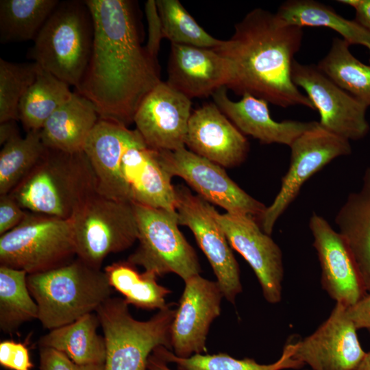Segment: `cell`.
Listing matches in <instances>:
<instances>
[{
    "label": "cell",
    "mask_w": 370,
    "mask_h": 370,
    "mask_svg": "<svg viewBox=\"0 0 370 370\" xmlns=\"http://www.w3.org/2000/svg\"><path fill=\"white\" fill-rule=\"evenodd\" d=\"M163 38L173 44L216 48L223 40L202 28L178 0H156Z\"/></svg>",
    "instance_id": "cell-35"
},
{
    "label": "cell",
    "mask_w": 370,
    "mask_h": 370,
    "mask_svg": "<svg viewBox=\"0 0 370 370\" xmlns=\"http://www.w3.org/2000/svg\"><path fill=\"white\" fill-rule=\"evenodd\" d=\"M157 152L160 164L171 177L182 178L198 195L227 213L248 215L258 221L264 212L267 206L240 188L221 166L185 147Z\"/></svg>",
    "instance_id": "cell-11"
},
{
    "label": "cell",
    "mask_w": 370,
    "mask_h": 370,
    "mask_svg": "<svg viewBox=\"0 0 370 370\" xmlns=\"http://www.w3.org/2000/svg\"><path fill=\"white\" fill-rule=\"evenodd\" d=\"M214 216L231 247L236 250L254 270L266 301L277 304L282 299L284 278L280 247L264 233L258 221L245 214L215 210Z\"/></svg>",
    "instance_id": "cell-14"
},
{
    "label": "cell",
    "mask_w": 370,
    "mask_h": 370,
    "mask_svg": "<svg viewBox=\"0 0 370 370\" xmlns=\"http://www.w3.org/2000/svg\"><path fill=\"white\" fill-rule=\"evenodd\" d=\"M27 273L0 265V329L16 332L24 323L38 319V307L27 286Z\"/></svg>",
    "instance_id": "cell-31"
},
{
    "label": "cell",
    "mask_w": 370,
    "mask_h": 370,
    "mask_svg": "<svg viewBox=\"0 0 370 370\" xmlns=\"http://www.w3.org/2000/svg\"><path fill=\"white\" fill-rule=\"evenodd\" d=\"M338 232L350 252L362 285L370 293V167L360 188L350 193L335 217Z\"/></svg>",
    "instance_id": "cell-24"
},
{
    "label": "cell",
    "mask_w": 370,
    "mask_h": 370,
    "mask_svg": "<svg viewBox=\"0 0 370 370\" xmlns=\"http://www.w3.org/2000/svg\"><path fill=\"white\" fill-rule=\"evenodd\" d=\"M356 370H370V352H366L362 360Z\"/></svg>",
    "instance_id": "cell-45"
},
{
    "label": "cell",
    "mask_w": 370,
    "mask_h": 370,
    "mask_svg": "<svg viewBox=\"0 0 370 370\" xmlns=\"http://www.w3.org/2000/svg\"><path fill=\"white\" fill-rule=\"evenodd\" d=\"M303 37L302 27L285 23L275 13L260 8L251 10L235 24L232 36L213 48L231 64L227 88L281 108L299 105L315 110L291 77Z\"/></svg>",
    "instance_id": "cell-2"
},
{
    "label": "cell",
    "mask_w": 370,
    "mask_h": 370,
    "mask_svg": "<svg viewBox=\"0 0 370 370\" xmlns=\"http://www.w3.org/2000/svg\"><path fill=\"white\" fill-rule=\"evenodd\" d=\"M16 121L10 120L0 123L1 145H3L12 138L20 135Z\"/></svg>",
    "instance_id": "cell-43"
},
{
    "label": "cell",
    "mask_w": 370,
    "mask_h": 370,
    "mask_svg": "<svg viewBox=\"0 0 370 370\" xmlns=\"http://www.w3.org/2000/svg\"><path fill=\"white\" fill-rule=\"evenodd\" d=\"M73 94L69 84L38 65L36 79L18 105V117L23 128L27 132L41 130L49 117Z\"/></svg>",
    "instance_id": "cell-28"
},
{
    "label": "cell",
    "mask_w": 370,
    "mask_h": 370,
    "mask_svg": "<svg viewBox=\"0 0 370 370\" xmlns=\"http://www.w3.org/2000/svg\"><path fill=\"white\" fill-rule=\"evenodd\" d=\"M128 304L110 297L96 311L106 347L104 370H147L154 349L171 350V328L176 309L173 304L147 321H138L130 312Z\"/></svg>",
    "instance_id": "cell-6"
},
{
    "label": "cell",
    "mask_w": 370,
    "mask_h": 370,
    "mask_svg": "<svg viewBox=\"0 0 370 370\" xmlns=\"http://www.w3.org/2000/svg\"><path fill=\"white\" fill-rule=\"evenodd\" d=\"M75 256L71 219L28 211L19 225L0 236V265L28 275L58 268Z\"/></svg>",
    "instance_id": "cell-7"
},
{
    "label": "cell",
    "mask_w": 370,
    "mask_h": 370,
    "mask_svg": "<svg viewBox=\"0 0 370 370\" xmlns=\"http://www.w3.org/2000/svg\"><path fill=\"white\" fill-rule=\"evenodd\" d=\"M338 2L352 7L355 11V18L370 33V0H339Z\"/></svg>",
    "instance_id": "cell-42"
},
{
    "label": "cell",
    "mask_w": 370,
    "mask_h": 370,
    "mask_svg": "<svg viewBox=\"0 0 370 370\" xmlns=\"http://www.w3.org/2000/svg\"><path fill=\"white\" fill-rule=\"evenodd\" d=\"M179 225L187 226L207 257L223 297L234 304L242 291L240 270L227 237L217 221L216 209L183 185L175 186Z\"/></svg>",
    "instance_id": "cell-12"
},
{
    "label": "cell",
    "mask_w": 370,
    "mask_h": 370,
    "mask_svg": "<svg viewBox=\"0 0 370 370\" xmlns=\"http://www.w3.org/2000/svg\"><path fill=\"white\" fill-rule=\"evenodd\" d=\"M184 283L171 328V350L182 358L207 352L208 330L214 319L220 315L223 297L217 281L199 274Z\"/></svg>",
    "instance_id": "cell-16"
},
{
    "label": "cell",
    "mask_w": 370,
    "mask_h": 370,
    "mask_svg": "<svg viewBox=\"0 0 370 370\" xmlns=\"http://www.w3.org/2000/svg\"><path fill=\"white\" fill-rule=\"evenodd\" d=\"M70 219L77 257L99 269L109 254L123 251L138 240L132 203L112 199L97 191L77 206Z\"/></svg>",
    "instance_id": "cell-8"
},
{
    "label": "cell",
    "mask_w": 370,
    "mask_h": 370,
    "mask_svg": "<svg viewBox=\"0 0 370 370\" xmlns=\"http://www.w3.org/2000/svg\"><path fill=\"white\" fill-rule=\"evenodd\" d=\"M121 170L131 203L176 211L175 186L156 150L145 142L130 146L122 157Z\"/></svg>",
    "instance_id": "cell-23"
},
{
    "label": "cell",
    "mask_w": 370,
    "mask_h": 370,
    "mask_svg": "<svg viewBox=\"0 0 370 370\" xmlns=\"http://www.w3.org/2000/svg\"><path fill=\"white\" fill-rule=\"evenodd\" d=\"M84 2L92 19L93 42L75 92L93 103L99 119L127 127L145 96L162 82L158 60L141 45L132 1Z\"/></svg>",
    "instance_id": "cell-1"
},
{
    "label": "cell",
    "mask_w": 370,
    "mask_h": 370,
    "mask_svg": "<svg viewBox=\"0 0 370 370\" xmlns=\"http://www.w3.org/2000/svg\"><path fill=\"white\" fill-rule=\"evenodd\" d=\"M275 14L285 23L300 27H325L351 45H360L370 51V33L356 21L347 19L326 4L314 0H288Z\"/></svg>",
    "instance_id": "cell-27"
},
{
    "label": "cell",
    "mask_w": 370,
    "mask_h": 370,
    "mask_svg": "<svg viewBox=\"0 0 370 370\" xmlns=\"http://www.w3.org/2000/svg\"><path fill=\"white\" fill-rule=\"evenodd\" d=\"M96 191L95 176L84 151L47 148L9 194L29 212L70 219L77 206Z\"/></svg>",
    "instance_id": "cell-3"
},
{
    "label": "cell",
    "mask_w": 370,
    "mask_h": 370,
    "mask_svg": "<svg viewBox=\"0 0 370 370\" xmlns=\"http://www.w3.org/2000/svg\"><path fill=\"white\" fill-rule=\"evenodd\" d=\"M145 11L148 24V39L145 49L151 57L158 60L160 43L163 35L156 0L147 1Z\"/></svg>",
    "instance_id": "cell-40"
},
{
    "label": "cell",
    "mask_w": 370,
    "mask_h": 370,
    "mask_svg": "<svg viewBox=\"0 0 370 370\" xmlns=\"http://www.w3.org/2000/svg\"><path fill=\"white\" fill-rule=\"evenodd\" d=\"M347 312L357 330L366 329L370 332V293L347 307Z\"/></svg>",
    "instance_id": "cell-41"
},
{
    "label": "cell",
    "mask_w": 370,
    "mask_h": 370,
    "mask_svg": "<svg viewBox=\"0 0 370 370\" xmlns=\"http://www.w3.org/2000/svg\"><path fill=\"white\" fill-rule=\"evenodd\" d=\"M289 168L282 179L273 203L259 218L262 231L271 235L277 220L298 195L303 184L332 160L352 153L350 141L319 123L299 136L290 145Z\"/></svg>",
    "instance_id": "cell-10"
},
{
    "label": "cell",
    "mask_w": 370,
    "mask_h": 370,
    "mask_svg": "<svg viewBox=\"0 0 370 370\" xmlns=\"http://www.w3.org/2000/svg\"><path fill=\"white\" fill-rule=\"evenodd\" d=\"M47 150L40 130L20 135L3 145L0 151V195L9 194L32 171Z\"/></svg>",
    "instance_id": "cell-34"
},
{
    "label": "cell",
    "mask_w": 370,
    "mask_h": 370,
    "mask_svg": "<svg viewBox=\"0 0 370 370\" xmlns=\"http://www.w3.org/2000/svg\"><path fill=\"white\" fill-rule=\"evenodd\" d=\"M39 370H104V364H77L62 352L48 347H39Z\"/></svg>",
    "instance_id": "cell-38"
},
{
    "label": "cell",
    "mask_w": 370,
    "mask_h": 370,
    "mask_svg": "<svg viewBox=\"0 0 370 370\" xmlns=\"http://www.w3.org/2000/svg\"><path fill=\"white\" fill-rule=\"evenodd\" d=\"M185 145L193 153L223 168L240 165L249 149L244 134L214 102L192 112Z\"/></svg>",
    "instance_id": "cell-21"
},
{
    "label": "cell",
    "mask_w": 370,
    "mask_h": 370,
    "mask_svg": "<svg viewBox=\"0 0 370 370\" xmlns=\"http://www.w3.org/2000/svg\"><path fill=\"white\" fill-rule=\"evenodd\" d=\"M28 211L23 209L10 194L0 195V235L10 231L25 218Z\"/></svg>",
    "instance_id": "cell-39"
},
{
    "label": "cell",
    "mask_w": 370,
    "mask_h": 370,
    "mask_svg": "<svg viewBox=\"0 0 370 370\" xmlns=\"http://www.w3.org/2000/svg\"><path fill=\"white\" fill-rule=\"evenodd\" d=\"M58 0H1V43L34 40Z\"/></svg>",
    "instance_id": "cell-32"
},
{
    "label": "cell",
    "mask_w": 370,
    "mask_h": 370,
    "mask_svg": "<svg viewBox=\"0 0 370 370\" xmlns=\"http://www.w3.org/2000/svg\"><path fill=\"white\" fill-rule=\"evenodd\" d=\"M99 119L93 103L74 92L45 123L40 130L42 141L48 149L67 153L83 151Z\"/></svg>",
    "instance_id": "cell-25"
},
{
    "label": "cell",
    "mask_w": 370,
    "mask_h": 370,
    "mask_svg": "<svg viewBox=\"0 0 370 370\" xmlns=\"http://www.w3.org/2000/svg\"><path fill=\"white\" fill-rule=\"evenodd\" d=\"M168 364L156 349L148 359L147 370H172L169 367Z\"/></svg>",
    "instance_id": "cell-44"
},
{
    "label": "cell",
    "mask_w": 370,
    "mask_h": 370,
    "mask_svg": "<svg viewBox=\"0 0 370 370\" xmlns=\"http://www.w3.org/2000/svg\"><path fill=\"white\" fill-rule=\"evenodd\" d=\"M0 365L10 370H32L34 367L26 345L12 340L0 343Z\"/></svg>",
    "instance_id": "cell-37"
},
{
    "label": "cell",
    "mask_w": 370,
    "mask_h": 370,
    "mask_svg": "<svg viewBox=\"0 0 370 370\" xmlns=\"http://www.w3.org/2000/svg\"><path fill=\"white\" fill-rule=\"evenodd\" d=\"M308 370V369H307Z\"/></svg>",
    "instance_id": "cell-46"
},
{
    "label": "cell",
    "mask_w": 370,
    "mask_h": 370,
    "mask_svg": "<svg viewBox=\"0 0 370 370\" xmlns=\"http://www.w3.org/2000/svg\"><path fill=\"white\" fill-rule=\"evenodd\" d=\"M356 331L347 306L336 303L312 334L295 342L293 357L312 370H356L366 354Z\"/></svg>",
    "instance_id": "cell-15"
},
{
    "label": "cell",
    "mask_w": 370,
    "mask_h": 370,
    "mask_svg": "<svg viewBox=\"0 0 370 370\" xmlns=\"http://www.w3.org/2000/svg\"><path fill=\"white\" fill-rule=\"evenodd\" d=\"M295 342L289 341L284 346L280 358L275 362L262 365L252 358L236 359L229 354H194L190 357H178L164 346L156 348L159 354L168 362L174 363L177 370H284L299 369L304 364L293 356Z\"/></svg>",
    "instance_id": "cell-33"
},
{
    "label": "cell",
    "mask_w": 370,
    "mask_h": 370,
    "mask_svg": "<svg viewBox=\"0 0 370 370\" xmlns=\"http://www.w3.org/2000/svg\"><path fill=\"white\" fill-rule=\"evenodd\" d=\"M309 227L321 269V285L329 296L347 307L367 293L342 236L321 216L313 212Z\"/></svg>",
    "instance_id": "cell-19"
},
{
    "label": "cell",
    "mask_w": 370,
    "mask_h": 370,
    "mask_svg": "<svg viewBox=\"0 0 370 370\" xmlns=\"http://www.w3.org/2000/svg\"><path fill=\"white\" fill-rule=\"evenodd\" d=\"M227 89L223 86L212 95L214 103L243 134L263 144L278 143L290 147L299 136L318 124L317 121H275L270 115L269 103L265 100L244 94L241 99L234 101L228 97Z\"/></svg>",
    "instance_id": "cell-22"
},
{
    "label": "cell",
    "mask_w": 370,
    "mask_h": 370,
    "mask_svg": "<svg viewBox=\"0 0 370 370\" xmlns=\"http://www.w3.org/2000/svg\"><path fill=\"white\" fill-rule=\"evenodd\" d=\"M291 77L301 88L320 114L319 125L349 141L365 137L369 131L368 107L342 89L315 64L294 60Z\"/></svg>",
    "instance_id": "cell-13"
},
{
    "label": "cell",
    "mask_w": 370,
    "mask_h": 370,
    "mask_svg": "<svg viewBox=\"0 0 370 370\" xmlns=\"http://www.w3.org/2000/svg\"><path fill=\"white\" fill-rule=\"evenodd\" d=\"M38 64L14 63L0 58V123L19 120L18 105L36 79Z\"/></svg>",
    "instance_id": "cell-36"
},
{
    "label": "cell",
    "mask_w": 370,
    "mask_h": 370,
    "mask_svg": "<svg viewBox=\"0 0 370 370\" xmlns=\"http://www.w3.org/2000/svg\"><path fill=\"white\" fill-rule=\"evenodd\" d=\"M232 79L230 61L215 49L171 43L165 82L190 99L212 96Z\"/></svg>",
    "instance_id": "cell-20"
},
{
    "label": "cell",
    "mask_w": 370,
    "mask_h": 370,
    "mask_svg": "<svg viewBox=\"0 0 370 370\" xmlns=\"http://www.w3.org/2000/svg\"><path fill=\"white\" fill-rule=\"evenodd\" d=\"M191 114L190 99L162 81L143 99L134 123L148 147L175 151L185 147Z\"/></svg>",
    "instance_id": "cell-17"
},
{
    "label": "cell",
    "mask_w": 370,
    "mask_h": 370,
    "mask_svg": "<svg viewBox=\"0 0 370 370\" xmlns=\"http://www.w3.org/2000/svg\"><path fill=\"white\" fill-rule=\"evenodd\" d=\"M29 292L38 307V320L49 330L93 312L111 296L106 275L79 258L47 271L29 274Z\"/></svg>",
    "instance_id": "cell-4"
},
{
    "label": "cell",
    "mask_w": 370,
    "mask_h": 370,
    "mask_svg": "<svg viewBox=\"0 0 370 370\" xmlns=\"http://www.w3.org/2000/svg\"><path fill=\"white\" fill-rule=\"evenodd\" d=\"M110 286L124 296L128 304L143 309L165 308L171 291L159 284L151 271L139 273L130 262H114L104 269Z\"/></svg>",
    "instance_id": "cell-29"
},
{
    "label": "cell",
    "mask_w": 370,
    "mask_h": 370,
    "mask_svg": "<svg viewBox=\"0 0 370 370\" xmlns=\"http://www.w3.org/2000/svg\"><path fill=\"white\" fill-rule=\"evenodd\" d=\"M92 42L93 23L84 1L59 2L34 39L30 58L77 88L88 67Z\"/></svg>",
    "instance_id": "cell-5"
},
{
    "label": "cell",
    "mask_w": 370,
    "mask_h": 370,
    "mask_svg": "<svg viewBox=\"0 0 370 370\" xmlns=\"http://www.w3.org/2000/svg\"><path fill=\"white\" fill-rule=\"evenodd\" d=\"M138 245L127 261L158 276L173 273L184 281L199 275L197 254L178 228L177 212L132 203Z\"/></svg>",
    "instance_id": "cell-9"
},
{
    "label": "cell",
    "mask_w": 370,
    "mask_h": 370,
    "mask_svg": "<svg viewBox=\"0 0 370 370\" xmlns=\"http://www.w3.org/2000/svg\"><path fill=\"white\" fill-rule=\"evenodd\" d=\"M143 142L136 129L130 130L121 123L99 119L83 149L93 170L98 193L130 202L121 174V159L128 147Z\"/></svg>",
    "instance_id": "cell-18"
},
{
    "label": "cell",
    "mask_w": 370,
    "mask_h": 370,
    "mask_svg": "<svg viewBox=\"0 0 370 370\" xmlns=\"http://www.w3.org/2000/svg\"><path fill=\"white\" fill-rule=\"evenodd\" d=\"M99 325L97 314H87L73 323L49 330L39 339L38 346L60 352L77 364H104L106 347L103 336L97 333Z\"/></svg>",
    "instance_id": "cell-26"
},
{
    "label": "cell",
    "mask_w": 370,
    "mask_h": 370,
    "mask_svg": "<svg viewBox=\"0 0 370 370\" xmlns=\"http://www.w3.org/2000/svg\"><path fill=\"white\" fill-rule=\"evenodd\" d=\"M342 38H334L328 53L317 64L342 89L370 106V65L358 60Z\"/></svg>",
    "instance_id": "cell-30"
}]
</instances>
